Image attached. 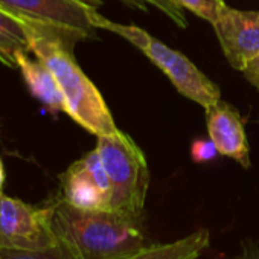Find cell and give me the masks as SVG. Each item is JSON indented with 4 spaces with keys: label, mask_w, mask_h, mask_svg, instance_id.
Segmentation results:
<instances>
[{
    "label": "cell",
    "mask_w": 259,
    "mask_h": 259,
    "mask_svg": "<svg viewBox=\"0 0 259 259\" xmlns=\"http://www.w3.org/2000/svg\"><path fill=\"white\" fill-rule=\"evenodd\" d=\"M52 229L73 259H120L151 244L145 217L111 209H79L57 197Z\"/></svg>",
    "instance_id": "1"
},
{
    "label": "cell",
    "mask_w": 259,
    "mask_h": 259,
    "mask_svg": "<svg viewBox=\"0 0 259 259\" xmlns=\"http://www.w3.org/2000/svg\"><path fill=\"white\" fill-rule=\"evenodd\" d=\"M25 25V23H23ZM31 52L54 73L66 102V113L95 136L116 135L119 128L95 84L73 58V49L58 35L25 25Z\"/></svg>",
    "instance_id": "2"
},
{
    "label": "cell",
    "mask_w": 259,
    "mask_h": 259,
    "mask_svg": "<svg viewBox=\"0 0 259 259\" xmlns=\"http://www.w3.org/2000/svg\"><path fill=\"white\" fill-rule=\"evenodd\" d=\"M92 23L96 29L117 34L141 49L142 54L147 55L169 78L172 85L188 99L200 104L204 108H209L221 99L220 87L210 81L188 57L168 48L139 26L111 22L98 11L93 13Z\"/></svg>",
    "instance_id": "3"
},
{
    "label": "cell",
    "mask_w": 259,
    "mask_h": 259,
    "mask_svg": "<svg viewBox=\"0 0 259 259\" xmlns=\"http://www.w3.org/2000/svg\"><path fill=\"white\" fill-rule=\"evenodd\" d=\"M96 150L111 185V210L144 217L150 169L144 151L126 133L99 136Z\"/></svg>",
    "instance_id": "4"
},
{
    "label": "cell",
    "mask_w": 259,
    "mask_h": 259,
    "mask_svg": "<svg viewBox=\"0 0 259 259\" xmlns=\"http://www.w3.org/2000/svg\"><path fill=\"white\" fill-rule=\"evenodd\" d=\"M102 0H0V8L28 26L58 35L73 49L78 41L95 38L92 16Z\"/></svg>",
    "instance_id": "5"
},
{
    "label": "cell",
    "mask_w": 259,
    "mask_h": 259,
    "mask_svg": "<svg viewBox=\"0 0 259 259\" xmlns=\"http://www.w3.org/2000/svg\"><path fill=\"white\" fill-rule=\"evenodd\" d=\"M58 244L52 229V203L38 207L0 195V247L48 250Z\"/></svg>",
    "instance_id": "6"
},
{
    "label": "cell",
    "mask_w": 259,
    "mask_h": 259,
    "mask_svg": "<svg viewBox=\"0 0 259 259\" xmlns=\"http://www.w3.org/2000/svg\"><path fill=\"white\" fill-rule=\"evenodd\" d=\"M229 64L244 70L259 57V11H239L226 7L212 25Z\"/></svg>",
    "instance_id": "7"
},
{
    "label": "cell",
    "mask_w": 259,
    "mask_h": 259,
    "mask_svg": "<svg viewBox=\"0 0 259 259\" xmlns=\"http://www.w3.org/2000/svg\"><path fill=\"white\" fill-rule=\"evenodd\" d=\"M207 133L220 154L232 157L242 168H250V150L244 120L236 108L224 101L206 108Z\"/></svg>",
    "instance_id": "8"
},
{
    "label": "cell",
    "mask_w": 259,
    "mask_h": 259,
    "mask_svg": "<svg viewBox=\"0 0 259 259\" xmlns=\"http://www.w3.org/2000/svg\"><path fill=\"white\" fill-rule=\"evenodd\" d=\"M61 198L79 209H110V197L99 188L82 159L63 174Z\"/></svg>",
    "instance_id": "9"
},
{
    "label": "cell",
    "mask_w": 259,
    "mask_h": 259,
    "mask_svg": "<svg viewBox=\"0 0 259 259\" xmlns=\"http://www.w3.org/2000/svg\"><path fill=\"white\" fill-rule=\"evenodd\" d=\"M17 67L22 70L29 93L41 102L51 113H66V102L61 89L51 69L38 58L32 60L26 52L17 55Z\"/></svg>",
    "instance_id": "10"
},
{
    "label": "cell",
    "mask_w": 259,
    "mask_h": 259,
    "mask_svg": "<svg viewBox=\"0 0 259 259\" xmlns=\"http://www.w3.org/2000/svg\"><path fill=\"white\" fill-rule=\"evenodd\" d=\"M210 245V233L207 229H197L185 238L166 244H154L126 254L120 259H200Z\"/></svg>",
    "instance_id": "11"
},
{
    "label": "cell",
    "mask_w": 259,
    "mask_h": 259,
    "mask_svg": "<svg viewBox=\"0 0 259 259\" xmlns=\"http://www.w3.org/2000/svg\"><path fill=\"white\" fill-rule=\"evenodd\" d=\"M31 52V43L23 22L0 8V63L17 67V55Z\"/></svg>",
    "instance_id": "12"
},
{
    "label": "cell",
    "mask_w": 259,
    "mask_h": 259,
    "mask_svg": "<svg viewBox=\"0 0 259 259\" xmlns=\"http://www.w3.org/2000/svg\"><path fill=\"white\" fill-rule=\"evenodd\" d=\"M120 2L141 11H148V5H153L160 10L168 19H171L179 28L188 26V19L183 13V8H180L174 0H120Z\"/></svg>",
    "instance_id": "13"
},
{
    "label": "cell",
    "mask_w": 259,
    "mask_h": 259,
    "mask_svg": "<svg viewBox=\"0 0 259 259\" xmlns=\"http://www.w3.org/2000/svg\"><path fill=\"white\" fill-rule=\"evenodd\" d=\"M0 259H73V256L60 242L48 250H17L0 247Z\"/></svg>",
    "instance_id": "14"
},
{
    "label": "cell",
    "mask_w": 259,
    "mask_h": 259,
    "mask_svg": "<svg viewBox=\"0 0 259 259\" xmlns=\"http://www.w3.org/2000/svg\"><path fill=\"white\" fill-rule=\"evenodd\" d=\"M174 2L180 8L191 11L192 14L201 17L212 25L221 17L223 11L227 7L224 0H174Z\"/></svg>",
    "instance_id": "15"
},
{
    "label": "cell",
    "mask_w": 259,
    "mask_h": 259,
    "mask_svg": "<svg viewBox=\"0 0 259 259\" xmlns=\"http://www.w3.org/2000/svg\"><path fill=\"white\" fill-rule=\"evenodd\" d=\"M218 150L212 141H194L191 147V157L195 163H204L217 157Z\"/></svg>",
    "instance_id": "16"
},
{
    "label": "cell",
    "mask_w": 259,
    "mask_h": 259,
    "mask_svg": "<svg viewBox=\"0 0 259 259\" xmlns=\"http://www.w3.org/2000/svg\"><path fill=\"white\" fill-rule=\"evenodd\" d=\"M233 259H259V244L250 238L241 241V250Z\"/></svg>",
    "instance_id": "17"
},
{
    "label": "cell",
    "mask_w": 259,
    "mask_h": 259,
    "mask_svg": "<svg viewBox=\"0 0 259 259\" xmlns=\"http://www.w3.org/2000/svg\"><path fill=\"white\" fill-rule=\"evenodd\" d=\"M242 72H244L245 78L248 79V82L253 84L259 92V57L254 58L251 63H248V66Z\"/></svg>",
    "instance_id": "18"
},
{
    "label": "cell",
    "mask_w": 259,
    "mask_h": 259,
    "mask_svg": "<svg viewBox=\"0 0 259 259\" xmlns=\"http://www.w3.org/2000/svg\"><path fill=\"white\" fill-rule=\"evenodd\" d=\"M4 183H5V168H4L2 159H0V195H2V188H4Z\"/></svg>",
    "instance_id": "19"
}]
</instances>
